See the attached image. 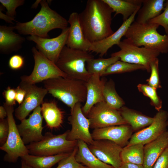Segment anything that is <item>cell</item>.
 Segmentation results:
<instances>
[{"label": "cell", "instance_id": "cell-48", "mask_svg": "<svg viewBox=\"0 0 168 168\" xmlns=\"http://www.w3.org/2000/svg\"><path fill=\"white\" fill-rule=\"evenodd\" d=\"M167 127L168 128V119H167ZM168 132V131H167Z\"/></svg>", "mask_w": 168, "mask_h": 168}, {"label": "cell", "instance_id": "cell-33", "mask_svg": "<svg viewBox=\"0 0 168 168\" xmlns=\"http://www.w3.org/2000/svg\"><path fill=\"white\" fill-rule=\"evenodd\" d=\"M138 90L145 96L149 98L150 104L158 111L161 110L162 101L158 95L156 89L148 85L139 84L137 86Z\"/></svg>", "mask_w": 168, "mask_h": 168}, {"label": "cell", "instance_id": "cell-23", "mask_svg": "<svg viewBox=\"0 0 168 168\" xmlns=\"http://www.w3.org/2000/svg\"><path fill=\"white\" fill-rule=\"evenodd\" d=\"M119 110L123 118L127 124L131 126L133 131L137 132L146 127L151 124L154 120L153 117L124 106Z\"/></svg>", "mask_w": 168, "mask_h": 168}, {"label": "cell", "instance_id": "cell-4", "mask_svg": "<svg viewBox=\"0 0 168 168\" xmlns=\"http://www.w3.org/2000/svg\"><path fill=\"white\" fill-rule=\"evenodd\" d=\"M159 26L148 22L143 24L134 21L124 36L135 45L157 50L161 54L168 52V35H161L157 30Z\"/></svg>", "mask_w": 168, "mask_h": 168}, {"label": "cell", "instance_id": "cell-7", "mask_svg": "<svg viewBox=\"0 0 168 168\" xmlns=\"http://www.w3.org/2000/svg\"><path fill=\"white\" fill-rule=\"evenodd\" d=\"M117 46L120 50L112 53L111 57H118L121 61L142 65L148 72H151V63L160 54L155 50L137 46L126 38L121 41Z\"/></svg>", "mask_w": 168, "mask_h": 168}, {"label": "cell", "instance_id": "cell-37", "mask_svg": "<svg viewBox=\"0 0 168 168\" xmlns=\"http://www.w3.org/2000/svg\"><path fill=\"white\" fill-rule=\"evenodd\" d=\"M149 22L158 24L162 26L166 34L168 35V0L164 3V11L157 17Z\"/></svg>", "mask_w": 168, "mask_h": 168}, {"label": "cell", "instance_id": "cell-21", "mask_svg": "<svg viewBox=\"0 0 168 168\" xmlns=\"http://www.w3.org/2000/svg\"><path fill=\"white\" fill-rule=\"evenodd\" d=\"M168 133L166 131L155 140L144 147L143 168H152L156 161L168 146Z\"/></svg>", "mask_w": 168, "mask_h": 168}, {"label": "cell", "instance_id": "cell-47", "mask_svg": "<svg viewBox=\"0 0 168 168\" xmlns=\"http://www.w3.org/2000/svg\"><path fill=\"white\" fill-rule=\"evenodd\" d=\"M41 0H36L35 2L32 5L31 8H36L38 7L39 4L40 3Z\"/></svg>", "mask_w": 168, "mask_h": 168}, {"label": "cell", "instance_id": "cell-3", "mask_svg": "<svg viewBox=\"0 0 168 168\" xmlns=\"http://www.w3.org/2000/svg\"><path fill=\"white\" fill-rule=\"evenodd\" d=\"M43 83L48 93L70 107L71 110L77 103L86 101V82L59 77L45 80Z\"/></svg>", "mask_w": 168, "mask_h": 168}, {"label": "cell", "instance_id": "cell-14", "mask_svg": "<svg viewBox=\"0 0 168 168\" xmlns=\"http://www.w3.org/2000/svg\"><path fill=\"white\" fill-rule=\"evenodd\" d=\"M41 114V107L39 106L33 111L28 119L23 120L17 125L19 133L25 145L39 142L43 139L44 135L42 132L44 128Z\"/></svg>", "mask_w": 168, "mask_h": 168}, {"label": "cell", "instance_id": "cell-34", "mask_svg": "<svg viewBox=\"0 0 168 168\" xmlns=\"http://www.w3.org/2000/svg\"><path fill=\"white\" fill-rule=\"evenodd\" d=\"M159 60L156 58L150 64L151 75L146 80L147 84L157 90L162 87L159 74Z\"/></svg>", "mask_w": 168, "mask_h": 168}, {"label": "cell", "instance_id": "cell-43", "mask_svg": "<svg viewBox=\"0 0 168 168\" xmlns=\"http://www.w3.org/2000/svg\"><path fill=\"white\" fill-rule=\"evenodd\" d=\"M119 168H143V165L122 162Z\"/></svg>", "mask_w": 168, "mask_h": 168}, {"label": "cell", "instance_id": "cell-35", "mask_svg": "<svg viewBox=\"0 0 168 168\" xmlns=\"http://www.w3.org/2000/svg\"><path fill=\"white\" fill-rule=\"evenodd\" d=\"M77 150V146L68 156L58 163L56 168H87L76 161L75 156Z\"/></svg>", "mask_w": 168, "mask_h": 168}, {"label": "cell", "instance_id": "cell-2", "mask_svg": "<svg viewBox=\"0 0 168 168\" xmlns=\"http://www.w3.org/2000/svg\"><path fill=\"white\" fill-rule=\"evenodd\" d=\"M40 11L30 21L26 22L17 21L14 26L20 34L35 35L48 38V33L56 29L63 30L68 27V21L49 6L47 1L41 0Z\"/></svg>", "mask_w": 168, "mask_h": 168}, {"label": "cell", "instance_id": "cell-38", "mask_svg": "<svg viewBox=\"0 0 168 168\" xmlns=\"http://www.w3.org/2000/svg\"><path fill=\"white\" fill-rule=\"evenodd\" d=\"M9 124L7 118L0 120V146L6 142L9 133Z\"/></svg>", "mask_w": 168, "mask_h": 168}, {"label": "cell", "instance_id": "cell-28", "mask_svg": "<svg viewBox=\"0 0 168 168\" xmlns=\"http://www.w3.org/2000/svg\"><path fill=\"white\" fill-rule=\"evenodd\" d=\"M71 153L50 156H38L29 154L22 156L21 158L34 168H51Z\"/></svg>", "mask_w": 168, "mask_h": 168}, {"label": "cell", "instance_id": "cell-11", "mask_svg": "<svg viewBox=\"0 0 168 168\" xmlns=\"http://www.w3.org/2000/svg\"><path fill=\"white\" fill-rule=\"evenodd\" d=\"M68 120L72 128L67 136L68 140H81L88 145L93 143L94 140L89 130L90 121L82 111L81 103H77L71 110Z\"/></svg>", "mask_w": 168, "mask_h": 168}, {"label": "cell", "instance_id": "cell-5", "mask_svg": "<svg viewBox=\"0 0 168 168\" xmlns=\"http://www.w3.org/2000/svg\"><path fill=\"white\" fill-rule=\"evenodd\" d=\"M93 56L88 52L72 49L65 45L55 64L67 77L86 82L91 75L85 64Z\"/></svg>", "mask_w": 168, "mask_h": 168}, {"label": "cell", "instance_id": "cell-30", "mask_svg": "<svg viewBox=\"0 0 168 168\" xmlns=\"http://www.w3.org/2000/svg\"><path fill=\"white\" fill-rule=\"evenodd\" d=\"M103 94L105 102L113 109L119 110L125 104L124 101L117 93L114 82L112 79L106 82Z\"/></svg>", "mask_w": 168, "mask_h": 168}, {"label": "cell", "instance_id": "cell-40", "mask_svg": "<svg viewBox=\"0 0 168 168\" xmlns=\"http://www.w3.org/2000/svg\"><path fill=\"white\" fill-rule=\"evenodd\" d=\"M5 98V103L7 105L13 106L16 104V91L15 89L8 86L3 92Z\"/></svg>", "mask_w": 168, "mask_h": 168}, {"label": "cell", "instance_id": "cell-26", "mask_svg": "<svg viewBox=\"0 0 168 168\" xmlns=\"http://www.w3.org/2000/svg\"><path fill=\"white\" fill-rule=\"evenodd\" d=\"M41 113L46 126L51 129H58L63 122L64 112L54 101L43 102L41 104Z\"/></svg>", "mask_w": 168, "mask_h": 168}, {"label": "cell", "instance_id": "cell-17", "mask_svg": "<svg viewBox=\"0 0 168 168\" xmlns=\"http://www.w3.org/2000/svg\"><path fill=\"white\" fill-rule=\"evenodd\" d=\"M133 132L131 126L125 124L95 129L91 135L93 140H110L123 148L128 144Z\"/></svg>", "mask_w": 168, "mask_h": 168}, {"label": "cell", "instance_id": "cell-15", "mask_svg": "<svg viewBox=\"0 0 168 168\" xmlns=\"http://www.w3.org/2000/svg\"><path fill=\"white\" fill-rule=\"evenodd\" d=\"M69 27L62 30L58 36L52 38H45L30 35L27 39L34 42L36 48L50 61L56 63L63 47L66 45Z\"/></svg>", "mask_w": 168, "mask_h": 168}, {"label": "cell", "instance_id": "cell-19", "mask_svg": "<svg viewBox=\"0 0 168 168\" xmlns=\"http://www.w3.org/2000/svg\"><path fill=\"white\" fill-rule=\"evenodd\" d=\"M68 21L70 26L66 45L72 49L89 52L91 43L84 35L80 23L79 14L72 12Z\"/></svg>", "mask_w": 168, "mask_h": 168}, {"label": "cell", "instance_id": "cell-24", "mask_svg": "<svg viewBox=\"0 0 168 168\" xmlns=\"http://www.w3.org/2000/svg\"><path fill=\"white\" fill-rule=\"evenodd\" d=\"M77 146L75 157L78 163L87 168H114L99 160L90 151L87 144L83 141L77 140Z\"/></svg>", "mask_w": 168, "mask_h": 168}, {"label": "cell", "instance_id": "cell-32", "mask_svg": "<svg viewBox=\"0 0 168 168\" xmlns=\"http://www.w3.org/2000/svg\"><path fill=\"white\" fill-rule=\"evenodd\" d=\"M138 70H145L142 65L132 64L119 60L109 66L102 76L110 74L129 72Z\"/></svg>", "mask_w": 168, "mask_h": 168}, {"label": "cell", "instance_id": "cell-44", "mask_svg": "<svg viewBox=\"0 0 168 168\" xmlns=\"http://www.w3.org/2000/svg\"><path fill=\"white\" fill-rule=\"evenodd\" d=\"M2 10L0 9V18L1 19H3L5 20L6 22L10 23H13L12 21H16L14 19L11 18V17L8 16L6 14H5L2 12Z\"/></svg>", "mask_w": 168, "mask_h": 168}, {"label": "cell", "instance_id": "cell-25", "mask_svg": "<svg viewBox=\"0 0 168 168\" xmlns=\"http://www.w3.org/2000/svg\"><path fill=\"white\" fill-rule=\"evenodd\" d=\"M164 0H143L142 6L138 10L135 21L143 24L157 17L164 8Z\"/></svg>", "mask_w": 168, "mask_h": 168}, {"label": "cell", "instance_id": "cell-22", "mask_svg": "<svg viewBox=\"0 0 168 168\" xmlns=\"http://www.w3.org/2000/svg\"><path fill=\"white\" fill-rule=\"evenodd\" d=\"M13 26H0V52L9 54L21 48L25 38L15 33Z\"/></svg>", "mask_w": 168, "mask_h": 168}, {"label": "cell", "instance_id": "cell-39", "mask_svg": "<svg viewBox=\"0 0 168 168\" xmlns=\"http://www.w3.org/2000/svg\"><path fill=\"white\" fill-rule=\"evenodd\" d=\"M24 64L23 57L19 55L15 54L12 56L8 61V65L11 69L17 70L21 68Z\"/></svg>", "mask_w": 168, "mask_h": 168}, {"label": "cell", "instance_id": "cell-12", "mask_svg": "<svg viewBox=\"0 0 168 168\" xmlns=\"http://www.w3.org/2000/svg\"><path fill=\"white\" fill-rule=\"evenodd\" d=\"M152 123L133 134L127 145L137 143L144 145L155 140L166 131L168 112L161 110L153 117Z\"/></svg>", "mask_w": 168, "mask_h": 168}, {"label": "cell", "instance_id": "cell-8", "mask_svg": "<svg viewBox=\"0 0 168 168\" xmlns=\"http://www.w3.org/2000/svg\"><path fill=\"white\" fill-rule=\"evenodd\" d=\"M7 113L9 124V133L6 142L0 147V149L6 154L3 161L9 163H15L19 157L29 154V151L24 143L19 133L14 119L13 106H8L4 103Z\"/></svg>", "mask_w": 168, "mask_h": 168}, {"label": "cell", "instance_id": "cell-18", "mask_svg": "<svg viewBox=\"0 0 168 168\" xmlns=\"http://www.w3.org/2000/svg\"><path fill=\"white\" fill-rule=\"evenodd\" d=\"M138 10L136 11L127 20L124 21L118 29L112 35L97 42L91 43L89 52H95L102 57L114 45H118L122 37L124 36L129 27L134 21Z\"/></svg>", "mask_w": 168, "mask_h": 168}, {"label": "cell", "instance_id": "cell-10", "mask_svg": "<svg viewBox=\"0 0 168 168\" xmlns=\"http://www.w3.org/2000/svg\"><path fill=\"white\" fill-rule=\"evenodd\" d=\"M86 116L90 121V128L94 129L127 124L119 111L112 108L105 101L95 105Z\"/></svg>", "mask_w": 168, "mask_h": 168}, {"label": "cell", "instance_id": "cell-20", "mask_svg": "<svg viewBox=\"0 0 168 168\" xmlns=\"http://www.w3.org/2000/svg\"><path fill=\"white\" fill-rule=\"evenodd\" d=\"M106 81L100 78L98 75H91L86 82L87 89L86 100L82 110L86 116L91 108L96 104L105 101L103 92Z\"/></svg>", "mask_w": 168, "mask_h": 168}, {"label": "cell", "instance_id": "cell-29", "mask_svg": "<svg viewBox=\"0 0 168 168\" xmlns=\"http://www.w3.org/2000/svg\"><path fill=\"white\" fill-rule=\"evenodd\" d=\"M144 145L137 143L122 148L120 153L122 162L142 165L144 160Z\"/></svg>", "mask_w": 168, "mask_h": 168}, {"label": "cell", "instance_id": "cell-42", "mask_svg": "<svg viewBox=\"0 0 168 168\" xmlns=\"http://www.w3.org/2000/svg\"><path fill=\"white\" fill-rule=\"evenodd\" d=\"M16 91V100L19 105L23 101L26 94V91L19 85L15 89Z\"/></svg>", "mask_w": 168, "mask_h": 168}, {"label": "cell", "instance_id": "cell-16", "mask_svg": "<svg viewBox=\"0 0 168 168\" xmlns=\"http://www.w3.org/2000/svg\"><path fill=\"white\" fill-rule=\"evenodd\" d=\"M91 152L103 162L114 168H119L122 161L120 153L122 147L116 143L107 140H94L88 145Z\"/></svg>", "mask_w": 168, "mask_h": 168}, {"label": "cell", "instance_id": "cell-9", "mask_svg": "<svg viewBox=\"0 0 168 168\" xmlns=\"http://www.w3.org/2000/svg\"><path fill=\"white\" fill-rule=\"evenodd\" d=\"M31 50L35 62L33 69L29 75L21 76V81L35 85L54 78L59 77H67L66 75L58 67L55 63L48 58L36 47H33Z\"/></svg>", "mask_w": 168, "mask_h": 168}, {"label": "cell", "instance_id": "cell-36", "mask_svg": "<svg viewBox=\"0 0 168 168\" xmlns=\"http://www.w3.org/2000/svg\"><path fill=\"white\" fill-rule=\"evenodd\" d=\"M0 2L7 10L6 14L14 19L16 15V8L19 6L23 5L24 3L25 0H0Z\"/></svg>", "mask_w": 168, "mask_h": 168}, {"label": "cell", "instance_id": "cell-1", "mask_svg": "<svg viewBox=\"0 0 168 168\" xmlns=\"http://www.w3.org/2000/svg\"><path fill=\"white\" fill-rule=\"evenodd\" d=\"M113 12L112 9L103 0L87 1L79 17L84 35L89 42H98L114 33L111 26Z\"/></svg>", "mask_w": 168, "mask_h": 168}, {"label": "cell", "instance_id": "cell-41", "mask_svg": "<svg viewBox=\"0 0 168 168\" xmlns=\"http://www.w3.org/2000/svg\"><path fill=\"white\" fill-rule=\"evenodd\" d=\"M152 168H168V146L159 156Z\"/></svg>", "mask_w": 168, "mask_h": 168}, {"label": "cell", "instance_id": "cell-46", "mask_svg": "<svg viewBox=\"0 0 168 168\" xmlns=\"http://www.w3.org/2000/svg\"><path fill=\"white\" fill-rule=\"evenodd\" d=\"M21 168H34L28 165L23 160L21 159Z\"/></svg>", "mask_w": 168, "mask_h": 168}, {"label": "cell", "instance_id": "cell-31", "mask_svg": "<svg viewBox=\"0 0 168 168\" xmlns=\"http://www.w3.org/2000/svg\"><path fill=\"white\" fill-rule=\"evenodd\" d=\"M120 60L118 57H111L108 58H93L86 62V69L91 75L97 74L101 77L109 66Z\"/></svg>", "mask_w": 168, "mask_h": 168}, {"label": "cell", "instance_id": "cell-27", "mask_svg": "<svg viewBox=\"0 0 168 168\" xmlns=\"http://www.w3.org/2000/svg\"><path fill=\"white\" fill-rule=\"evenodd\" d=\"M115 12L123 16V22L128 19L142 7L143 0H103Z\"/></svg>", "mask_w": 168, "mask_h": 168}, {"label": "cell", "instance_id": "cell-13", "mask_svg": "<svg viewBox=\"0 0 168 168\" xmlns=\"http://www.w3.org/2000/svg\"><path fill=\"white\" fill-rule=\"evenodd\" d=\"M24 89L26 94L23 102L15 110V116L21 121L26 119L30 112L44 102V97L48 93L44 88L21 81L19 85Z\"/></svg>", "mask_w": 168, "mask_h": 168}, {"label": "cell", "instance_id": "cell-45", "mask_svg": "<svg viewBox=\"0 0 168 168\" xmlns=\"http://www.w3.org/2000/svg\"><path fill=\"white\" fill-rule=\"evenodd\" d=\"M7 116V113L5 107L3 106H0V119H4Z\"/></svg>", "mask_w": 168, "mask_h": 168}, {"label": "cell", "instance_id": "cell-6", "mask_svg": "<svg viewBox=\"0 0 168 168\" xmlns=\"http://www.w3.org/2000/svg\"><path fill=\"white\" fill-rule=\"evenodd\" d=\"M69 130L57 135H54L50 132L46 133L41 141L26 145L29 154L50 156L72 152L77 146V141L67 139Z\"/></svg>", "mask_w": 168, "mask_h": 168}]
</instances>
